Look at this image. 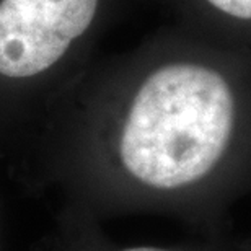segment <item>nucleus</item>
I'll use <instances>...</instances> for the list:
<instances>
[{
	"label": "nucleus",
	"mask_w": 251,
	"mask_h": 251,
	"mask_svg": "<svg viewBox=\"0 0 251 251\" xmlns=\"http://www.w3.org/2000/svg\"><path fill=\"white\" fill-rule=\"evenodd\" d=\"M33 183L100 222L158 215L222 237L251 196V72L175 59L114 85L67 118Z\"/></svg>",
	"instance_id": "1"
},
{
	"label": "nucleus",
	"mask_w": 251,
	"mask_h": 251,
	"mask_svg": "<svg viewBox=\"0 0 251 251\" xmlns=\"http://www.w3.org/2000/svg\"><path fill=\"white\" fill-rule=\"evenodd\" d=\"M100 0H0V78L43 77L88 31Z\"/></svg>",
	"instance_id": "2"
},
{
	"label": "nucleus",
	"mask_w": 251,
	"mask_h": 251,
	"mask_svg": "<svg viewBox=\"0 0 251 251\" xmlns=\"http://www.w3.org/2000/svg\"><path fill=\"white\" fill-rule=\"evenodd\" d=\"M39 251H235L222 237H202L199 242L179 245H124L113 240L92 215L70 207H57L51 233Z\"/></svg>",
	"instance_id": "3"
},
{
	"label": "nucleus",
	"mask_w": 251,
	"mask_h": 251,
	"mask_svg": "<svg viewBox=\"0 0 251 251\" xmlns=\"http://www.w3.org/2000/svg\"><path fill=\"white\" fill-rule=\"evenodd\" d=\"M204 3L228 22L251 25V0H204Z\"/></svg>",
	"instance_id": "4"
},
{
	"label": "nucleus",
	"mask_w": 251,
	"mask_h": 251,
	"mask_svg": "<svg viewBox=\"0 0 251 251\" xmlns=\"http://www.w3.org/2000/svg\"><path fill=\"white\" fill-rule=\"evenodd\" d=\"M0 251H3L2 250V235H0Z\"/></svg>",
	"instance_id": "5"
}]
</instances>
